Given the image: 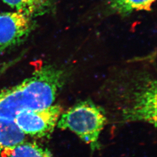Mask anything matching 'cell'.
I'll list each match as a JSON object with an SVG mask.
<instances>
[{"label": "cell", "instance_id": "cell-6", "mask_svg": "<svg viewBox=\"0 0 157 157\" xmlns=\"http://www.w3.org/2000/svg\"><path fill=\"white\" fill-rule=\"evenodd\" d=\"M15 11L32 18L44 14L50 8L51 0H2Z\"/></svg>", "mask_w": 157, "mask_h": 157}, {"label": "cell", "instance_id": "cell-2", "mask_svg": "<svg viewBox=\"0 0 157 157\" xmlns=\"http://www.w3.org/2000/svg\"><path fill=\"white\" fill-rule=\"evenodd\" d=\"M107 119L101 107L91 101H82L62 113L56 125L59 129L71 130L94 150Z\"/></svg>", "mask_w": 157, "mask_h": 157}, {"label": "cell", "instance_id": "cell-4", "mask_svg": "<svg viewBox=\"0 0 157 157\" xmlns=\"http://www.w3.org/2000/svg\"><path fill=\"white\" fill-rule=\"evenodd\" d=\"M33 18L21 12H0V52L19 45L33 30Z\"/></svg>", "mask_w": 157, "mask_h": 157}, {"label": "cell", "instance_id": "cell-7", "mask_svg": "<svg viewBox=\"0 0 157 157\" xmlns=\"http://www.w3.org/2000/svg\"><path fill=\"white\" fill-rule=\"evenodd\" d=\"M10 151L9 157H53L47 148L32 142L24 141Z\"/></svg>", "mask_w": 157, "mask_h": 157}, {"label": "cell", "instance_id": "cell-8", "mask_svg": "<svg viewBox=\"0 0 157 157\" xmlns=\"http://www.w3.org/2000/svg\"><path fill=\"white\" fill-rule=\"evenodd\" d=\"M155 0H111V7L121 14L149 11Z\"/></svg>", "mask_w": 157, "mask_h": 157}, {"label": "cell", "instance_id": "cell-3", "mask_svg": "<svg viewBox=\"0 0 157 157\" xmlns=\"http://www.w3.org/2000/svg\"><path fill=\"white\" fill-rule=\"evenodd\" d=\"M62 111L61 106L53 104L42 109L21 112L14 122L25 135L42 137L52 133Z\"/></svg>", "mask_w": 157, "mask_h": 157}, {"label": "cell", "instance_id": "cell-5", "mask_svg": "<svg viewBox=\"0 0 157 157\" xmlns=\"http://www.w3.org/2000/svg\"><path fill=\"white\" fill-rule=\"evenodd\" d=\"M25 135L13 121L0 118V153L11 151L25 141Z\"/></svg>", "mask_w": 157, "mask_h": 157}, {"label": "cell", "instance_id": "cell-1", "mask_svg": "<svg viewBox=\"0 0 157 157\" xmlns=\"http://www.w3.org/2000/svg\"><path fill=\"white\" fill-rule=\"evenodd\" d=\"M63 73L50 66L37 70L19 84L0 93V118L13 121L21 112L54 104L62 86Z\"/></svg>", "mask_w": 157, "mask_h": 157}]
</instances>
